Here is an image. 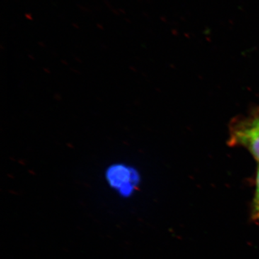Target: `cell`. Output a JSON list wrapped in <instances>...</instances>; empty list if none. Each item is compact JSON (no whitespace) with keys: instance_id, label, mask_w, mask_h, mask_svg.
<instances>
[{"instance_id":"6da1fadb","label":"cell","mask_w":259,"mask_h":259,"mask_svg":"<svg viewBox=\"0 0 259 259\" xmlns=\"http://www.w3.org/2000/svg\"><path fill=\"white\" fill-rule=\"evenodd\" d=\"M228 144L246 148L259 162V109L232 121Z\"/></svg>"},{"instance_id":"7a4b0ae2","label":"cell","mask_w":259,"mask_h":259,"mask_svg":"<svg viewBox=\"0 0 259 259\" xmlns=\"http://www.w3.org/2000/svg\"><path fill=\"white\" fill-rule=\"evenodd\" d=\"M252 218L254 221L259 222V166L257 169L256 177H255V192L254 199H253Z\"/></svg>"}]
</instances>
